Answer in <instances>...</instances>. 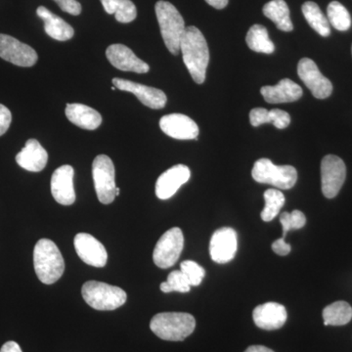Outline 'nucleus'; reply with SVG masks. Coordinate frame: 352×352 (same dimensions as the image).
Returning <instances> with one entry per match:
<instances>
[{"mask_svg": "<svg viewBox=\"0 0 352 352\" xmlns=\"http://www.w3.org/2000/svg\"><path fill=\"white\" fill-rule=\"evenodd\" d=\"M265 206L261 212V219L270 222L279 214L280 210L284 207L285 196L280 190L268 189L264 192Z\"/></svg>", "mask_w": 352, "mask_h": 352, "instance_id": "c756f323", "label": "nucleus"}, {"mask_svg": "<svg viewBox=\"0 0 352 352\" xmlns=\"http://www.w3.org/2000/svg\"><path fill=\"white\" fill-rule=\"evenodd\" d=\"M324 325L344 326L352 319V307L346 302H336L323 310Z\"/></svg>", "mask_w": 352, "mask_h": 352, "instance_id": "c85d7f7f", "label": "nucleus"}, {"mask_svg": "<svg viewBox=\"0 0 352 352\" xmlns=\"http://www.w3.org/2000/svg\"><path fill=\"white\" fill-rule=\"evenodd\" d=\"M111 89L116 90V87H112V88H111Z\"/></svg>", "mask_w": 352, "mask_h": 352, "instance_id": "a19ab883", "label": "nucleus"}, {"mask_svg": "<svg viewBox=\"0 0 352 352\" xmlns=\"http://www.w3.org/2000/svg\"><path fill=\"white\" fill-rule=\"evenodd\" d=\"M34 265L36 276L43 284L57 282L63 275L65 263L57 245L50 239L39 240L34 250Z\"/></svg>", "mask_w": 352, "mask_h": 352, "instance_id": "f03ea898", "label": "nucleus"}, {"mask_svg": "<svg viewBox=\"0 0 352 352\" xmlns=\"http://www.w3.org/2000/svg\"><path fill=\"white\" fill-rule=\"evenodd\" d=\"M155 11L164 44L171 54H178L180 43L186 30L182 14L170 2L164 0L157 2Z\"/></svg>", "mask_w": 352, "mask_h": 352, "instance_id": "20e7f679", "label": "nucleus"}, {"mask_svg": "<svg viewBox=\"0 0 352 352\" xmlns=\"http://www.w3.org/2000/svg\"><path fill=\"white\" fill-rule=\"evenodd\" d=\"M298 74L315 98L326 99L332 94V82L322 75L318 67L311 59L303 58L298 62Z\"/></svg>", "mask_w": 352, "mask_h": 352, "instance_id": "9b49d317", "label": "nucleus"}, {"mask_svg": "<svg viewBox=\"0 0 352 352\" xmlns=\"http://www.w3.org/2000/svg\"><path fill=\"white\" fill-rule=\"evenodd\" d=\"M54 1L56 2L64 12L74 16H78L82 13V4L78 0H54Z\"/></svg>", "mask_w": 352, "mask_h": 352, "instance_id": "f704fd0d", "label": "nucleus"}, {"mask_svg": "<svg viewBox=\"0 0 352 352\" xmlns=\"http://www.w3.org/2000/svg\"><path fill=\"white\" fill-rule=\"evenodd\" d=\"M36 14L43 21L44 31L50 38L59 41H66L73 38L75 34L72 25L59 16L51 12L46 7L39 6L36 9Z\"/></svg>", "mask_w": 352, "mask_h": 352, "instance_id": "4be33fe9", "label": "nucleus"}, {"mask_svg": "<svg viewBox=\"0 0 352 352\" xmlns=\"http://www.w3.org/2000/svg\"><path fill=\"white\" fill-rule=\"evenodd\" d=\"M0 352H23L22 349L19 344L17 342H7L6 344L2 346L1 349H0Z\"/></svg>", "mask_w": 352, "mask_h": 352, "instance_id": "4c0bfd02", "label": "nucleus"}, {"mask_svg": "<svg viewBox=\"0 0 352 352\" xmlns=\"http://www.w3.org/2000/svg\"><path fill=\"white\" fill-rule=\"evenodd\" d=\"M83 300L89 307L101 311H111L124 305L126 293L119 287L103 282L88 281L82 289Z\"/></svg>", "mask_w": 352, "mask_h": 352, "instance_id": "39448f33", "label": "nucleus"}, {"mask_svg": "<svg viewBox=\"0 0 352 352\" xmlns=\"http://www.w3.org/2000/svg\"><path fill=\"white\" fill-rule=\"evenodd\" d=\"M346 176V164L340 157L335 155L324 157L321 163L322 192L324 196L328 199L335 198L342 189Z\"/></svg>", "mask_w": 352, "mask_h": 352, "instance_id": "1a4fd4ad", "label": "nucleus"}, {"mask_svg": "<svg viewBox=\"0 0 352 352\" xmlns=\"http://www.w3.org/2000/svg\"><path fill=\"white\" fill-rule=\"evenodd\" d=\"M47 161V152L36 139H29L22 151L16 156V162L21 168L32 173L43 170Z\"/></svg>", "mask_w": 352, "mask_h": 352, "instance_id": "aec40b11", "label": "nucleus"}, {"mask_svg": "<svg viewBox=\"0 0 352 352\" xmlns=\"http://www.w3.org/2000/svg\"><path fill=\"white\" fill-rule=\"evenodd\" d=\"M228 1L229 0H206L208 4H210V6L214 7L215 9L226 8Z\"/></svg>", "mask_w": 352, "mask_h": 352, "instance_id": "58836bf2", "label": "nucleus"}, {"mask_svg": "<svg viewBox=\"0 0 352 352\" xmlns=\"http://www.w3.org/2000/svg\"><path fill=\"white\" fill-rule=\"evenodd\" d=\"M250 122L252 126L256 127L270 122L276 129H284L291 124V117L288 113L279 109L267 111L264 108H254L250 113Z\"/></svg>", "mask_w": 352, "mask_h": 352, "instance_id": "b1692460", "label": "nucleus"}, {"mask_svg": "<svg viewBox=\"0 0 352 352\" xmlns=\"http://www.w3.org/2000/svg\"><path fill=\"white\" fill-rule=\"evenodd\" d=\"M65 113L69 122L87 131H94L102 124L100 113L83 104H67Z\"/></svg>", "mask_w": 352, "mask_h": 352, "instance_id": "5701e85b", "label": "nucleus"}, {"mask_svg": "<svg viewBox=\"0 0 352 352\" xmlns=\"http://www.w3.org/2000/svg\"><path fill=\"white\" fill-rule=\"evenodd\" d=\"M75 170L69 164L60 166L53 173L51 178V193L57 203L71 206L75 203L76 192L74 187Z\"/></svg>", "mask_w": 352, "mask_h": 352, "instance_id": "2eb2a0df", "label": "nucleus"}, {"mask_svg": "<svg viewBox=\"0 0 352 352\" xmlns=\"http://www.w3.org/2000/svg\"><path fill=\"white\" fill-rule=\"evenodd\" d=\"M261 94L264 100L270 104L289 103L302 98V89L289 78L280 80L274 87L266 85L261 87Z\"/></svg>", "mask_w": 352, "mask_h": 352, "instance_id": "412c9836", "label": "nucleus"}, {"mask_svg": "<svg viewBox=\"0 0 352 352\" xmlns=\"http://www.w3.org/2000/svg\"><path fill=\"white\" fill-rule=\"evenodd\" d=\"M272 250L278 256H285L291 252V245L286 242L284 238H280L273 242Z\"/></svg>", "mask_w": 352, "mask_h": 352, "instance_id": "e433bc0d", "label": "nucleus"}, {"mask_svg": "<svg viewBox=\"0 0 352 352\" xmlns=\"http://www.w3.org/2000/svg\"><path fill=\"white\" fill-rule=\"evenodd\" d=\"M252 318L258 328L272 331L283 327L288 314L284 305L277 302H266L254 308Z\"/></svg>", "mask_w": 352, "mask_h": 352, "instance_id": "6ab92c4d", "label": "nucleus"}, {"mask_svg": "<svg viewBox=\"0 0 352 352\" xmlns=\"http://www.w3.org/2000/svg\"><path fill=\"white\" fill-rule=\"evenodd\" d=\"M280 223L282 224L283 229V236L282 238H286L287 233L292 230H298L302 228L307 223V217L300 210H294L293 212H283L280 217Z\"/></svg>", "mask_w": 352, "mask_h": 352, "instance_id": "473e14b6", "label": "nucleus"}, {"mask_svg": "<svg viewBox=\"0 0 352 352\" xmlns=\"http://www.w3.org/2000/svg\"><path fill=\"white\" fill-rule=\"evenodd\" d=\"M195 328V318L185 312H162L150 322L152 332L160 339L170 342H182Z\"/></svg>", "mask_w": 352, "mask_h": 352, "instance_id": "7ed1b4c3", "label": "nucleus"}, {"mask_svg": "<svg viewBox=\"0 0 352 352\" xmlns=\"http://www.w3.org/2000/svg\"><path fill=\"white\" fill-rule=\"evenodd\" d=\"M113 85L118 89L122 91L131 92L135 95L141 103L151 109H163L166 104V95L157 88L147 87L140 83L131 82V80H122L115 78L112 80Z\"/></svg>", "mask_w": 352, "mask_h": 352, "instance_id": "4468645a", "label": "nucleus"}, {"mask_svg": "<svg viewBox=\"0 0 352 352\" xmlns=\"http://www.w3.org/2000/svg\"><path fill=\"white\" fill-rule=\"evenodd\" d=\"M252 175L256 182L272 185L282 190L293 188L298 180V171L294 166H276L268 159L256 161Z\"/></svg>", "mask_w": 352, "mask_h": 352, "instance_id": "423d86ee", "label": "nucleus"}, {"mask_svg": "<svg viewBox=\"0 0 352 352\" xmlns=\"http://www.w3.org/2000/svg\"><path fill=\"white\" fill-rule=\"evenodd\" d=\"M302 10L308 24L315 32H318L324 38L330 36V23H329L328 18L322 12L320 7L317 6L315 2L307 1L303 3Z\"/></svg>", "mask_w": 352, "mask_h": 352, "instance_id": "bb28decb", "label": "nucleus"}, {"mask_svg": "<svg viewBox=\"0 0 352 352\" xmlns=\"http://www.w3.org/2000/svg\"><path fill=\"white\" fill-rule=\"evenodd\" d=\"M11 122H12V113L6 106L0 104V136L9 129Z\"/></svg>", "mask_w": 352, "mask_h": 352, "instance_id": "c9c22d12", "label": "nucleus"}, {"mask_svg": "<svg viewBox=\"0 0 352 352\" xmlns=\"http://www.w3.org/2000/svg\"><path fill=\"white\" fill-rule=\"evenodd\" d=\"M104 10L110 15H115L120 23H131L136 19L138 9L131 0H100Z\"/></svg>", "mask_w": 352, "mask_h": 352, "instance_id": "a878e982", "label": "nucleus"}, {"mask_svg": "<svg viewBox=\"0 0 352 352\" xmlns=\"http://www.w3.org/2000/svg\"><path fill=\"white\" fill-rule=\"evenodd\" d=\"M160 127L166 135L178 140L197 139L199 135L198 124L182 113L164 116L160 120Z\"/></svg>", "mask_w": 352, "mask_h": 352, "instance_id": "dca6fc26", "label": "nucleus"}, {"mask_svg": "<svg viewBox=\"0 0 352 352\" xmlns=\"http://www.w3.org/2000/svg\"><path fill=\"white\" fill-rule=\"evenodd\" d=\"M184 247V236L182 230L178 227H173L162 235L157 241L153 259L157 267L170 268L175 265L182 254Z\"/></svg>", "mask_w": 352, "mask_h": 352, "instance_id": "6e6552de", "label": "nucleus"}, {"mask_svg": "<svg viewBox=\"0 0 352 352\" xmlns=\"http://www.w3.org/2000/svg\"><path fill=\"white\" fill-rule=\"evenodd\" d=\"M106 56L115 68L124 72L145 74L150 69L149 65L139 59L133 51L124 44H112L106 50Z\"/></svg>", "mask_w": 352, "mask_h": 352, "instance_id": "f3484780", "label": "nucleus"}, {"mask_svg": "<svg viewBox=\"0 0 352 352\" xmlns=\"http://www.w3.org/2000/svg\"><path fill=\"white\" fill-rule=\"evenodd\" d=\"M245 352H274L272 349L263 346H252L248 347Z\"/></svg>", "mask_w": 352, "mask_h": 352, "instance_id": "ea45409f", "label": "nucleus"}, {"mask_svg": "<svg viewBox=\"0 0 352 352\" xmlns=\"http://www.w3.org/2000/svg\"><path fill=\"white\" fill-rule=\"evenodd\" d=\"M327 18L329 23L338 31L346 32L351 28V14L339 1H332L329 4Z\"/></svg>", "mask_w": 352, "mask_h": 352, "instance_id": "7c9ffc66", "label": "nucleus"}, {"mask_svg": "<svg viewBox=\"0 0 352 352\" xmlns=\"http://www.w3.org/2000/svg\"><path fill=\"white\" fill-rule=\"evenodd\" d=\"M76 254L90 266L104 267L107 263L108 254L105 247L96 238L87 233H78L74 240Z\"/></svg>", "mask_w": 352, "mask_h": 352, "instance_id": "ddd939ff", "label": "nucleus"}, {"mask_svg": "<svg viewBox=\"0 0 352 352\" xmlns=\"http://www.w3.org/2000/svg\"><path fill=\"white\" fill-rule=\"evenodd\" d=\"M191 289L188 279L182 272V270H175L170 273L166 282L161 284V289L164 293L168 294L171 292L178 293H188Z\"/></svg>", "mask_w": 352, "mask_h": 352, "instance_id": "2f4dec72", "label": "nucleus"}, {"mask_svg": "<svg viewBox=\"0 0 352 352\" xmlns=\"http://www.w3.org/2000/svg\"><path fill=\"white\" fill-rule=\"evenodd\" d=\"M191 176L188 166L184 164H176L170 170L164 171L163 175L157 178L156 182V195L161 200H168L171 198L178 189L185 183L188 182Z\"/></svg>", "mask_w": 352, "mask_h": 352, "instance_id": "a211bd4d", "label": "nucleus"}, {"mask_svg": "<svg viewBox=\"0 0 352 352\" xmlns=\"http://www.w3.org/2000/svg\"><path fill=\"white\" fill-rule=\"evenodd\" d=\"M263 11L264 16L275 23L280 31H293L294 25L289 18V9L285 0H271L263 6Z\"/></svg>", "mask_w": 352, "mask_h": 352, "instance_id": "393cba45", "label": "nucleus"}, {"mask_svg": "<svg viewBox=\"0 0 352 352\" xmlns=\"http://www.w3.org/2000/svg\"><path fill=\"white\" fill-rule=\"evenodd\" d=\"M180 270L188 279L192 286H199L205 278V270L200 265L192 261H185L180 264Z\"/></svg>", "mask_w": 352, "mask_h": 352, "instance_id": "72a5a7b5", "label": "nucleus"}, {"mask_svg": "<svg viewBox=\"0 0 352 352\" xmlns=\"http://www.w3.org/2000/svg\"><path fill=\"white\" fill-rule=\"evenodd\" d=\"M95 191L98 200L104 205L113 203L118 196L116 186L115 166L112 160L106 155H99L92 164Z\"/></svg>", "mask_w": 352, "mask_h": 352, "instance_id": "0eeeda50", "label": "nucleus"}, {"mask_svg": "<svg viewBox=\"0 0 352 352\" xmlns=\"http://www.w3.org/2000/svg\"><path fill=\"white\" fill-rule=\"evenodd\" d=\"M237 234L230 227L215 231L210 243V258L214 263L226 264L232 261L237 252Z\"/></svg>", "mask_w": 352, "mask_h": 352, "instance_id": "f8f14e48", "label": "nucleus"}, {"mask_svg": "<svg viewBox=\"0 0 352 352\" xmlns=\"http://www.w3.org/2000/svg\"><path fill=\"white\" fill-rule=\"evenodd\" d=\"M0 57L19 67H32L38 59V53L31 46L3 34H0Z\"/></svg>", "mask_w": 352, "mask_h": 352, "instance_id": "9d476101", "label": "nucleus"}, {"mask_svg": "<svg viewBox=\"0 0 352 352\" xmlns=\"http://www.w3.org/2000/svg\"><path fill=\"white\" fill-rule=\"evenodd\" d=\"M351 52H352V47H351Z\"/></svg>", "mask_w": 352, "mask_h": 352, "instance_id": "79ce46f5", "label": "nucleus"}, {"mask_svg": "<svg viewBox=\"0 0 352 352\" xmlns=\"http://www.w3.org/2000/svg\"><path fill=\"white\" fill-rule=\"evenodd\" d=\"M183 61L194 82H205L206 73L210 62V51L205 36L198 28H186L180 43Z\"/></svg>", "mask_w": 352, "mask_h": 352, "instance_id": "f257e3e1", "label": "nucleus"}, {"mask_svg": "<svg viewBox=\"0 0 352 352\" xmlns=\"http://www.w3.org/2000/svg\"><path fill=\"white\" fill-rule=\"evenodd\" d=\"M245 43L254 52L271 54L274 52L275 45L268 36L267 30L261 25H254L248 32Z\"/></svg>", "mask_w": 352, "mask_h": 352, "instance_id": "cd10ccee", "label": "nucleus"}]
</instances>
